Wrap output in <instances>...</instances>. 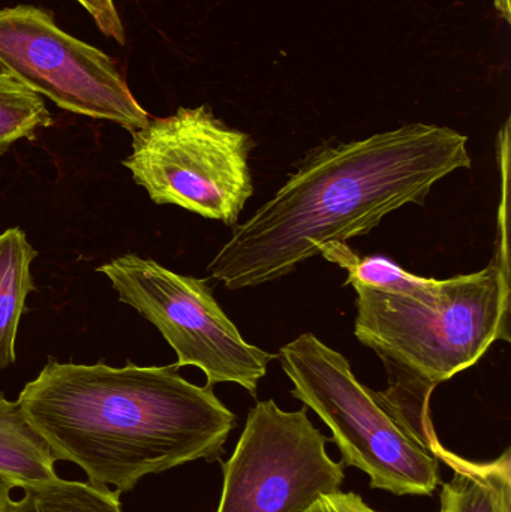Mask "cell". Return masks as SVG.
<instances>
[{"instance_id": "obj_1", "label": "cell", "mask_w": 511, "mask_h": 512, "mask_svg": "<svg viewBox=\"0 0 511 512\" xmlns=\"http://www.w3.org/2000/svg\"><path fill=\"white\" fill-rule=\"evenodd\" d=\"M468 138L447 126H401L314 150L207 265L231 291L275 282L330 243L366 236L390 213L423 204L471 167Z\"/></svg>"}, {"instance_id": "obj_2", "label": "cell", "mask_w": 511, "mask_h": 512, "mask_svg": "<svg viewBox=\"0 0 511 512\" xmlns=\"http://www.w3.org/2000/svg\"><path fill=\"white\" fill-rule=\"evenodd\" d=\"M179 369L48 360L17 402L57 462L122 495L147 475L225 453L236 415Z\"/></svg>"}, {"instance_id": "obj_3", "label": "cell", "mask_w": 511, "mask_h": 512, "mask_svg": "<svg viewBox=\"0 0 511 512\" xmlns=\"http://www.w3.org/2000/svg\"><path fill=\"white\" fill-rule=\"evenodd\" d=\"M354 334L386 366L380 405L429 453L441 444L429 402L438 385L479 363L497 340L510 342V268L507 243L477 273L441 280L429 301L353 286Z\"/></svg>"}, {"instance_id": "obj_4", "label": "cell", "mask_w": 511, "mask_h": 512, "mask_svg": "<svg viewBox=\"0 0 511 512\" xmlns=\"http://www.w3.org/2000/svg\"><path fill=\"white\" fill-rule=\"evenodd\" d=\"M279 360L293 397L332 430L342 466L365 472L374 490L434 495L441 483L440 460L402 429L341 352L303 333L279 349Z\"/></svg>"}, {"instance_id": "obj_5", "label": "cell", "mask_w": 511, "mask_h": 512, "mask_svg": "<svg viewBox=\"0 0 511 512\" xmlns=\"http://www.w3.org/2000/svg\"><path fill=\"white\" fill-rule=\"evenodd\" d=\"M251 135L230 128L207 105L150 117L132 132L123 161L156 204H171L234 227L254 194Z\"/></svg>"}, {"instance_id": "obj_6", "label": "cell", "mask_w": 511, "mask_h": 512, "mask_svg": "<svg viewBox=\"0 0 511 512\" xmlns=\"http://www.w3.org/2000/svg\"><path fill=\"white\" fill-rule=\"evenodd\" d=\"M123 304L152 322L177 354V366L203 370L207 387L233 382L257 396L276 355L243 339L206 280L174 273L153 259L123 255L98 268Z\"/></svg>"}, {"instance_id": "obj_7", "label": "cell", "mask_w": 511, "mask_h": 512, "mask_svg": "<svg viewBox=\"0 0 511 512\" xmlns=\"http://www.w3.org/2000/svg\"><path fill=\"white\" fill-rule=\"evenodd\" d=\"M326 445L306 406L288 412L275 400L258 402L234 453L222 463L216 512H305L321 496L341 492L344 466Z\"/></svg>"}, {"instance_id": "obj_8", "label": "cell", "mask_w": 511, "mask_h": 512, "mask_svg": "<svg viewBox=\"0 0 511 512\" xmlns=\"http://www.w3.org/2000/svg\"><path fill=\"white\" fill-rule=\"evenodd\" d=\"M0 68L69 113L108 120L131 134L150 120L116 62L38 6L0 8Z\"/></svg>"}, {"instance_id": "obj_9", "label": "cell", "mask_w": 511, "mask_h": 512, "mask_svg": "<svg viewBox=\"0 0 511 512\" xmlns=\"http://www.w3.org/2000/svg\"><path fill=\"white\" fill-rule=\"evenodd\" d=\"M455 475L444 483L438 512H511V450L491 462H471L446 448L437 454Z\"/></svg>"}, {"instance_id": "obj_10", "label": "cell", "mask_w": 511, "mask_h": 512, "mask_svg": "<svg viewBox=\"0 0 511 512\" xmlns=\"http://www.w3.org/2000/svg\"><path fill=\"white\" fill-rule=\"evenodd\" d=\"M50 445L27 420L20 403L0 393V475L23 489L57 478Z\"/></svg>"}, {"instance_id": "obj_11", "label": "cell", "mask_w": 511, "mask_h": 512, "mask_svg": "<svg viewBox=\"0 0 511 512\" xmlns=\"http://www.w3.org/2000/svg\"><path fill=\"white\" fill-rule=\"evenodd\" d=\"M36 256L21 228L0 233V369L17 361L15 340L27 297L35 291L30 265Z\"/></svg>"}, {"instance_id": "obj_12", "label": "cell", "mask_w": 511, "mask_h": 512, "mask_svg": "<svg viewBox=\"0 0 511 512\" xmlns=\"http://www.w3.org/2000/svg\"><path fill=\"white\" fill-rule=\"evenodd\" d=\"M320 255L348 271L345 285L368 286L387 294L429 301L437 297L441 280L414 276L383 256H362L345 243H330Z\"/></svg>"}, {"instance_id": "obj_13", "label": "cell", "mask_w": 511, "mask_h": 512, "mask_svg": "<svg viewBox=\"0 0 511 512\" xmlns=\"http://www.w3.org/2000/svg\"><path fill=\"white\" fill-rule=\"evenodd\" d=\"M11 512H122L120 493L62 478L23 487Z\"/></svg>"}, {"instance_id": "obj_14", "label": "cell", "mask_w": 511, "mask_h": 512, "mask_svg": "<svg viewBox=\"0 0 511 512\" xmlns=\"http://www.w3.org/2000/svg\"><path fill=\"white\" fill-rule=\"evenodd\" d=\"M51 125L53 116L44 99L0 68V150L24 138L32 140Z\"/></svg>"}, {"instance_id": "obj_15", "label": "cell", "mask_w": 511, "mask_h": 512, "mask_svg": "<svg viewBox=\"0 0 511 512\" xmlns=\"http://www.w3.org/2000/svg\"><path fill=\"white\" fill-rule=\"evenodd\" d=\"M77 2L92 15L96 26L107 38L125 45V27L113 0H77Z\"/></svg>"}, {"instance_id": "obj_16", "label": "cell", "mask_w": 511, "mask_h": 512, "mask_svg": "<svg viewBox=\"0 0 511 512\" xmlns=\"http://www.w3.org/2000/svg\"><path fill=\"white\" fill-rule=\"evenodd\" d=\"M305 512H378L369 507L362 496L354 492H338L333 495L321 496L308 511Z\"/></svg>"}, {"instance_id": "obj_17", "label": "cell", "mask_w": 511, "mask_h": 512, "mask_svg": "<svg viewBox=\"0 0 511 512\" xmlns=\"http://www.w3.org/2000/svg\"><path fill=\"white\" fill-rule=\"evenodd\" d=\"M17 489L14 483L6 480L0 475V512H11L12 508V490Z\"/></svg>"}]
</instances>
